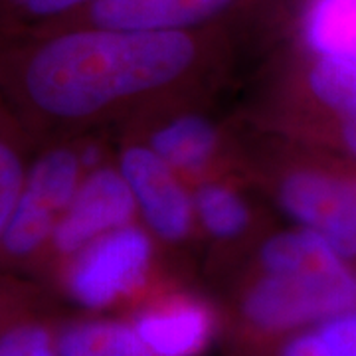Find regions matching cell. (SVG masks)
I'll use <instances>...</instances> for the list:
<instances>
[{
    "label": "cell",
    "instance_id": "obj_13",
    "mask_svg": "<svg viewBox=\"0 0 356 356\" xmlns=\"http://www.w3.org/2000/svg\"><path fill=\"white\" fill-rule=\"evenodd\" d=\"M299 40L305 54L356 62V0H303Z\"/></svg>",
    "mask_w": 356,
    "mask_h": 356
},
{
    "label": "cell",
    "instance_id": "obj_18",
    "mask_svg": "<svg viewBox=\"0 0 356 356\" xmlns=\"http://www.w3.org/2000/svg\"><path fill=\"white\" fill-rule=\"evenodd\" d=\"M50 307L24 313L0 331V356H60Z\"/></svg>",
    "mask_w": 356,
    "mask_h": 356
},
{
    "label": "cell",
    "instance_id": "obj_1",
    "mask_svg": "<svg viewBox=\"0 0 356 356\" xmlns=\"http://www.w3.org/2000/svg\"><path fill=\"white\" fill-rule=\"evenodd\" d=\"M228 28L67 24L0 40V99L38 149L81 137L131 105L191 86L224 56Z\"/></svg>",
    "mask_w": 356,
    "mask_h": 356
},
{
    "label": "cell",
    "instance_id": "obj_14",
    "mask_svg": "<svg viewBox=\"0 0 356 356\" xmlns=\"http://www.w3.org/2000/svg\"><path fill=\"white\" fill-rule=\"evenodd\" d=\"M348 264L321 234L301 226L269 236L257 252L261 273H315Z\"/></svg>",
    "mask_w": 356,
    "mask_h": 356
},
{
    "label": "cell",
    "instance_id": "obj_4",
    "mask_svg": "<svg viewBox=\"0 0 356 356\" xmlns=\"http://www.w3.org/2000/svg\"><path fill=\"white\" fill-rule=\"evenodd\" d=\"M153 238L145 228L129 224L99 238L72 257L44 291L51 289L76 313L107 315L151 291L147 283L153 269Z\"/></svg>",
    "mask_w": 356,
    "mask_h": 356
},
{
    "label": "cell",
    "instance_id": "obj_5",
    "mask_svg": "<svg viewBox=\"0 0 356 356\" xmlns=\"http://www.w3.org/2000/svg\"><path fill=\"white\" fill-rule=\"evenodd\" d=\"M280 206L301 226L321 234L356 266V202L337 156L293 165L275 184Z\"/></svg>",
    "mask_w": 356,
    "mask_h": 356
},
{
    "label": "cell",
    "instance_id": "obj_10",
    "mask_svg": "<svg viewBox=\"0 0 356 356\" xmlns=\"http://www.w3.org/2000/svg\"><path fill=\"white\" fill-rule=\"evenodd\" d=\"M56 341L60 356H156L125 317L58 315Z\"/></svg>",
    "mask_w": 356,
    "mask_h": 356
},
{
    "label": "cell",
    "instance_id": "obj_8",
    "mask_svg": "<svg viewBox=\"0 0 356 356\" xmlns=\"http://www.w3.org/2000/svg\"><path fill=\"white\" fill-rule=\"evenodd\" d=\"M119 170L127 180L147 228L159 240L184 242L194 228V200L186 186L145 143H133L119 154Z\"/></svg>",
    "mask_w": 356,
    "mask_h": 356
},
{
    "label": "cell",
    "instance_id": "obj_17",
    "mask_svg": "<svg viewBox=\"0 0 356 356\" xmlns=\"http://www.w3.org/2000/svg\"><path fill=\"white\" fill-rule=\"evenodd\" d=\"M95 0H0V40L67 24Z\"/></svg>",
    "mask_w": 356,
    "mask_h": 356
},
{
    "label": "cell",
    "instance_id": "obj_3",
    "mask_svg": "<svg viewBox=\"0 0 356 356\" xmlns=\"http://www.w3.org/2000/svg\"><path fill=\"white\" fill-rule=\"evenodd\" d=\"M91 170L89 140H51L38 147L26 170L24 184L0 242V273L36 280L58 222ZM24 280V277H20Z\"/></svg>",
    "mask_w": 356,
    "mask_h": 356
},
{
    "label": "cell",
    "instance_id": "obj_9",
    "mask_svg": "<svg viewBox=\"0 0 356 356\" xmlns=\"http://www.w3.org/2000/svg\"><path fill=\"white\" fill-rule=\"evenodd\" d=\"M266 2L271 0H95L67 24L121 30H202L229 24L236 16Z\"/></svg>",
    "mask_w": 356,
    "mask_h": 356
},
{
    "label": "cell",
    "instance_id": "obj_20",
    "mask_svg": "<svg viewBox=\"0 0 356 356\" xmlns=\"http://www.w3.org/2000/svg\"><path fill=\"white\" fill-rule=\"evenodd\" d=\"M344 170H346V180H348V186H350L353 198L356 202V165H350V163L344 161Z\"/></svg>",
    "mask_w": 356,
    "mask_h": 356
},
{
    "label": "cell",
    "instance_id": "obj_15",
    "mask_svg": "<svg viewBox=\"0 0 356 356\" xmlns=\"http://www.w3.org/2000/svg\"><path fill=\"white\" fill-rule=\"evenodd\" d=\"M194 214L200 226L218 242L238 240L252 224L250 206L236 188L226 182L206 180L200 182L194 194Z\"/></svg>",
    "mask_w": 356,
    "mask_h": 356
},
{
    "label": "cell",
    "instance_id": "obj_2",
    "mask_svg": "<svg viewBox=\"0 0 356 356\" xmlns=\"http://www.w3.org/2000/svg\"><path fill=\"white\" fill-rule=\"evenodd\" d=\"M356 309V266L315 273H257L234 297L238 353L254 356L293 332Z\"/></svg>",
    "mask_w": 356,
    "mask_h": 356
},
{
    "label": "cell",
    "instance_id": "obj_11",
    "mask_svg": "<svg viewBox=\"0 0 356 356\" xmlns=\"http://www.w3.org/2000/svg\"><path fill=\"white\" fill-rule=\"evenodd\" d=\"M147 147L175 170L194 172L216 159L222 147V133L204 115H175L149 133Z\"/></svg>",
    "mask_w": 356,
    "mask_h": 356
},
{
    "label": "cell",
    "instance_id": "obj_19",
    "mask_svg": "<svg viewBox=\"0 0 356 356\" xmlns=\"http://www.w3.org/2000/svg\"><path fill=\"white\" fill-rule=\"evenodd\" d=\"M48 305V293L38 283L0 273V331L24 313Z\"/></svg>",
    "mask_w": 356,
    "mask_h": 356
},
{
    "label": "cell",
    "instance_id": "obj_16",
    "mask_svg": "<svg viewBox=\"0 0 356 356\" xmlns=\"http://www.w3.org/2000/svg\"><path fill=\"white\" fill-rule=\"evenodd\" d=\"M36 147L0 99V242L24 184Z\"/></svg>",
    "mask_w": 356,
    "mask_h": 356
},
{
    "label": "cell",
    "instance_id": "obj_7",
    "mask_svg": "<svg viewBox=\"0 0 356 356\" xmlns=\"http://www.w3.org/2000/svg\"><path fill=\"white\" fill-rule=\"evenodd\" d=\"M125 318L156 356H202L220 329L216 309L184 291H151Z\"/></svg>",
    "mask_w": 356,
    "mask_h": 356
},
{
    "label": "cell",
    "instance_id": "obj_6",
    "mask_svg": "<svg viewBox=\"0 0 356 356\" xmlns=\"http://www.w3.org/2000/svg\"><path fill=\"white\" fill-rule=\"evenodd\" d=\"M137 212V200L119 166L99 165L88 170L56 226L34 283L44 289L72 257L103 236L133 224Z\"/></svg>",
    "mask_w": 356,
    "mask_h": 356
},
{
    "label": "cell",
    "instance_id": "obj_12",
    "mask_svg": "<svg viewBox=\"0 0 356 356\" xmlns=\"http://www.w3.org/2000/svg\"><path fill=\"white\" fill-rule=\"evenodd\" d=\"M305 54V51H303ZM315 125L356 115V62L332 56L305 54L301 67Z\"/></svg>",
    "mask_w": 356,
    "mask_h": 356
}]
</instances>
